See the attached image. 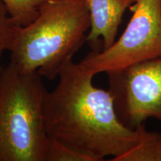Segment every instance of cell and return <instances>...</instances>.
Listing matches in <instances>:
<instances>
[{"label": "cell", "mask_w": 161, "mask_h": 161, "mask_svg": "<svg viewBox=\"0 0 161 161\" xmlns=\"http://www.w3.org/2000/svg\"><path fill=\"white\" fill-rule=\"evenodd\" d=\"M15 25L19 27L31 23L37 17L46 0H2Z\"/></svg>", "instance_id": "8"}, {"label": "cell", "mask_w": 161, "mask_h": 161, "mask_svg": "<svg viewBox=\"0 0 161 161\" xmlns=\"http://www.w3.org/2000/svg\"><path fill=\"white\" fill-rule=\"evenodd\" d=\"M3 66L1 65V64H0V75H1V72H2V70H3Z\"/></svg>", "instance_id": "11"}, {"label": "cell", "mask_w": 161, "mask_h": 161, "mask_svg": "<svg viewBox=\"0 0 161 161\" xmlns=\"http://www.w3.org/2000/svg\"><path fill=\"white\" fill-rule=\"evenodd\" d=\"M93 77L72 59L62 67L44 99L46 134L90 161H113L135 146L139 130L120 122L110 91L96 87Z\"/></svg>", "instance_id": "1"}, {"label": "cell", "mask_w": 161, "mask_h": 161, "mask_svg": "<svg viewBox=\"0 0 161 161\" xmlns=\"http://www.w3.org/2000/svg\"><path fill=\"white\" fill-rule=\"evenodd\" d=\"M18 26L10 17L7 7L0 0V58L6 51H11Z\"/></svg>", "instance_id": "10"}, {"label": "cell", "mask_w": 161, "mask_h": 161, "mask_svg": "<svg viewBox=\"0 0 161 161\" xmlns=\"http://www.w3.org/2000/svg\"><path fill=\"white\" fill-rule=\"evenodd\" d=\"M37 71L10 60L0 75V161H43L47 90Z\"/></svg>", "instance_id": "3"}, {"label": "cell", "mask_w": 161, "mask_h": 161, "mask_svg": "<svg viewBox=\"0 0 161 161\" xmlns=\"http://www.w3.org/2000/svg\"><path fill=\"white\" fill-rule=\"evenodd\" d=\"M107 74L122 124L136 129L148 119L161 120V56Z\"/></svg>", "instance_id": "5"}, {"label": "cell", "mask_w": 161, "mask_h": 161, "mask_svg": "<svg viewBox=\"0 0 161 161\" xmlns=\"http://www.w3.org/2000/svg\"><path fill=\"white\" fill-rule=\"evenodd\" d=\"M43 161H90L84 154L47 136L43 148Z\"/></svg>", "instance_id": "9"}, {"label": "cell", "mask_w": 161, "mask_h": 161, "mask_svg": "<svg viewBox=\"0 0 161 161\" xmlns=\"http://www.w3.org/2000/svg\"><path fill=\"white\" fill-rule=\"evenodd\" d=\"M121 37L106 49L92 50L80 63L92 75L117 71L161 56V0H136Z\"/></svg>", "instance_id": "4"}, {"label": "cell", "mask_w": 161, "mask_h": 161, "mask_svg": "<svg viewBox=\"0 0 161 161\" xmlns=\"http://www.w3.org/2000/svg\"><path fill=\"white\" fill-rule=\"evenodd\" d=\"M90 15V29L86 41L94 44L102 41V49L116 41L119 26L126 9L136 0H86Z\"/></svg>", "instance_id": "6"}, {"label": "cell", "mask_w": 161, "mask_h": 161, "mask_svg": "<svg viewBox=\"0 0 161 161\" xmlns=\"http://www.w3.org/2000/svg\"><path fill=\"white\" fill-rule=\"evenodd\" d=\"M90 29L86 0H46L31 23L18 26L11 61L23 71L54 80L86 41Z\"/></svg>", "instance_id": "2"}, {"label": "cell", "mask_w": 161, "mask_h": 161, "mask_svg": "<svg viewBox=\"0 0 161 161\" xmlns=\"http://www.w3.org/2000/svg\"><path fill=\"white\" fill-rule=\"evenodd\" d=\"M139 141L135 146L113 161H161V133L137 127Z\"/></svg>", "instance_id": "7"}]
</instances>
